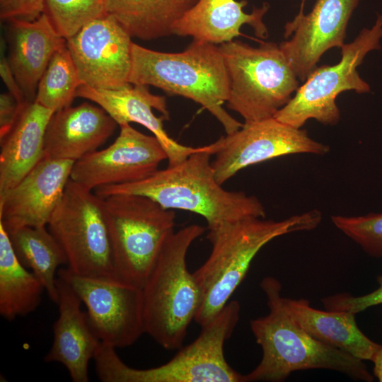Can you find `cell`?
<instances>
[{"label":"cell","mask_w":382,"mask_h":382,"mask_svg":"<svg viewBox=\"0 0 382 382\" xmlns=\"http://www.w3.org/2000/svg\"><path fill=\"white\" fill-rule=\"evenodd\" d=\"M217 141L202 146L181 163L157 170L141 180L102 186L100 197L132 194L147 197L166 209H181L202 216L210 229L250 217H265V207L254 196L230 191L216 180L211 157Z\"/></svg>","instance_id":"cell-1"},{"label":"cell","mask_w":382,"mask_h":382,"mask_svg":"<svg viewBox=\"0 0 382 382\" xmlns=\"http://www.w3.org/2000/svg\"><path fill=\"white\" fill-rule=\"evenodd\" d=\"M260 285L269 313L250 324L262 356L259 364L244 375L245 382H281L294 371L314 369L339 371L356 381H374L363 360L316 339L293 320L284 305L277 279L266 277Z\"/></svg>","instance_id":"cell-2"},{"label":"cell","mask_w":382,"mask_h":382,"mask_svg":"<svg viewBox=\"0 0 382 382\" xmlns=\"http://www.w3.org/2000/svg\"><path fill=\"white\" fill-rule=\"evenodd\" d=\"M321 220V212L313 209L280 221L250 217L208 229L211 253L192 272L202 295L195 321L202 327L221 311L266 244L285 234L312 230Z\"/></svg>","instance_id":"cell-3"},{"label":"cell","mask_w":382,"mask_h":382,"mask_svg":"<svg viewBox=\"0 0 382 382\" xmlns=\"http://www.w3.org/2000/svg\"><path fill=\"white\" fill-rule=\"evenodd\" d=\"M129 83L153 86L200 104L226 134L243 124L223 108L229 96V79L223 55L214 44L193 40L181 52H163L133 42Z\"/></svg>","instance_id":"cell-4"},{"label":"cell","mask_w":382,"mask_h":382,"mask_svg":"<svg viewBox=\"0 0 382 382\" xmlns=\"http://www.w3.org/2000/svg\"><path fill=\"white\" fill-rule=\"evenodd\" d=\"M204 231L199 224L175 231L142 287L145 333L168 350L182 347L202 303L201 290L187 269L186 258L192 243Z\"/></svg>","instance_id":"cell-5"},{"label":"cell","mask_w":382,"mask_h":382,"mask_svg":"<svg viewBox=\"0 0 382 382\" xmlns=\"http://www.w3.org/2000/svg\"><path fill=\"white\" fill-rule=\"evenodd\" d=\"M241 306L228 301L198 337L180 347L168 362L146 369L125 364L116 349L100 342L93 359L98 378L103 382H245L244 375L234 370L224 355V344L239 320Z\"/></svg>","instance_id":"cell-6"},{"label":"cell","mask_w":382,"mask_h":382,"mask_svg":"<svg viewBox=\"0 0 382 382\" xmlns=\"http://www.w3.org/2000/svg\"><path fill=\"white\" fill-rule=\"evenodd\" d=\"M102 199L117 280L142 289L168 238L175 214L153 199L132 194Z\"/></svg>","instance_id":"cell-7"},{"label":"cell","mask_w":382,"mask_h":382,"mask_svg":"<svg viewBox=\"0 0 382 382\" xmlns=\"http://www.w3.org/2000/svg\"><path fill=\"white\" fill-rule=\"evenodd\" d=\"M229 79L228 108L244 123L274 117L299 88L298 77L279 45L251 47L238 40L221 44Z\"/></svg>","instance_id":"cell-8"},{"label":"cell","mask_w":382,"mask_h":382,"mask_svg":"<svg viewBox=\"0 0 382 382\" xmlns=\"http://www.w3.org/2000/svg\"><path fill=\"white\" fill-rule=\"evenodd\" d=\"M47 226L62 248L69 270L85 277L119 282L102 199L94 191L70 179Z\"/></svg>","instance_id":"cell-9"},{"label":"cell","mask_w":382,"mask_h":382,"mask_svg":"<svg viewBox=\"0 0 382 382\" xmlns=\"http://www.w3.org/2000/svg\"><path fill=\"white\" fill-rule=\"evenodd\" d=\"M381 39L382 14H378L371 28H364L354 41L341 47L342 57L337 64L316 67L274 117L296 128L309 119L324 125L337 124L340 118L335 103L339 94L346 91H370L357 69L369 52L381 49Z\"/></svg>","instance_id":"cell-10"},{"label":"cell","mask_w":382,"mask_h":382,"mask_svg":"<svg viewBox=\"0 0 382 382\" xmlns=\"http://www.w3.org/2000/svg\"><path fill=\"white\" fill-rule=\"evenodd\" d=\"M86 308L93 331L115 349L132 345L145 333L142 289L115 281L85 277L66 267L57 271Z\"/></svg>","instance_id":"cell-11"},{"label":"cell","mask_w":382,"mask_h":382,"mask_svg":"<svg viewBox=\"0 0 382 382\" xmlns=\"http://www.w3.org/2000/svg\"><path fill=\"white\" fill-rule=\"evenodd\" d=\"M216 141L212 165L221 185L251 165L290 154L323 155L329 151L328 145L311 139L306 130L274 117L244 123Z\"/></svg>","instance_id":"cell-12"},{"label":"cell","mask_w":382,"mask_h":382,"mask_svg":"<svg viewBox=\"0 0 382 382\" xmlns=\"http://www.w3.org/2000/svg\"><path fill=\"white\" fill-rule=\"evenodd\" d=\"M119 127L120 134L109 146L74 163L71 180L93 191L102 186L135 183L152 175L167 160L156 137L144 134L130 124Z\"/></svg>","instance_id":"cell-13"},{"label":"cell","mask_w":382,"mask_h":382,"mask_svg":"<svg viewBox=\"0 0 382 382\" xmlns=\"http://www.w3.org/2000/svg\"><path fill=\"white\" fill-rule=\"evenodd\" d=\"M132 37L109 15L96 19L66 40L82 85L119 89L131 83Z\"/></svg>","instance_id":"cell-14"},{"label":"cell","mask_w":382,"mask_h":382,"mask_svg":"<svg viewBox=\"0 0 382 382\" xmlns=\"http://www.w3.org/2000/svg\"><path fill=\"white\" fill-rule=\"evenodd\" d=\"M359 0H316L307 14L299 12L284 26V37H292L279 47L298 79L303 81L322 55L345 45L346 30Z\"/></svg>","instance_id":"cell-15"},{"label":"cell","mask_w":382,"mask_h":382,"mask_svg":"<svg viewBox=\"0 0 382 382\" xmlns=\"http://www.w3.org/2000/svg\"><path fill=\"white\" fill-rule=\"evenodd\" d=\"M74 163L44 158L0 196V224L5 230L47 226L70 180Z\"/></svg>","instance_id":"cell-16"},{"label":"cell","mask_w":382,"mask_h":382,"mask_svg":"<svg viewBox=\"0 0 382 382\" xmlns=\"http://www.w3.org/2000/svg\"><path fill=\"white\" fill-rule=\"evenodd\" d=\"M76 97L91 100L102 108L118 126L135 122L148 129L164 149L168 166L181 163L202 148L181 144L169 137L163 127V121L169 117L166 98L152 94L147 86L130 84L110 90L81 85Z\"/></svg>","instance_id":"cell-17"},{"label":"cell","mask_w":382,"mask_h":382,"mask_svg":"<svg viewBox=\"0 0 382 382\" xmlns=\"http://www.w3.org/2000/svg\"><path fill=\"white\" fill-rule=\"evenodd\" d=\"M59 316L53 325L52 346L46 362L62 364L74 382H88V365L100 344L93 331L82 301L72 288L57 277Z\"/></svg>","instance_id":"cell-18"},{"label":"cell","mask_w":382,"mask_h":382,"mask_svg":"<svg viewBox=\"0 0 382 382\" xmlns=\"http://www.w3.org/2000/svg\"><path fill=\"white\" fill-rule=\"evenodd\" d=\"M117 125L102 108L87 102L58 110L47 127L44 158L76 162L97 151Z\"/></svg>","instance_id":"cell-19"},{"label":"cell","mask_w":382,"mask_h":382,"mask_svg":"<svg viewBox=\"0 0 382 382\" xmlns=\"http://www.w3.org/2000/svg\"><path fill=\"white\" fill-rule=\"evenodd\" d=\"M7 23V59L26 100L33 102L42 76L53 54L66 44V39L44 12L34 20L14 19Z\"/></svg>","instance_id":"cell-20"},{"label":"cell","mask_w":382,"mask_h":382,"mask_svg":"<svg viewBox=\"0 0 382 382\" xmlns=\"http://www.w3.org/2000/svg\"><path fill=\"white\" fill-rule=\"evenodd\" d=\"M247 4L245 0H197L175 23L173 34L221 45L241 35V28L248 24L257 37L266 38L268 31L262 18L269 4L264 3L247 13L243 11Z\"/></svg>","instance_id":"cell-21"},{"label":"cell","mask_w":382,"mask_h":382,"mask_svg":"<svg viewBox=\"0 0 382 382\" xmlns=\"http://www.w3.org/2000/svg\"><path fill=\"white\" fill-rule=\"evenodd\" d=\"M53 113L35 101L27 103L10 130L0 137V196L44 158L45 132Z\"/></svg>","instance_id":"cell-22"},{"label":"cell","mask_w":382,"mask_h":382,"mask_svg":"<svg viewBox=\"0 0 382 382\" xmlns=\"http://www.w3.org/2000/svg\"><path fill=\"white\" fill-rule=\"evenodd\" d=\"M282 300L286 311L298 325L311 336L330 346L361 360L371 361L382 346L360 330L355 320L356 313L318 310L303 299L283 297Z\"/></svg>","instance_id":"cell-23"},{"label":"cell","mask_w":382,"mask_h":382,"mask_svg":"<svg viewBox=\"0 0 382 382\" xmlns=\"http://www.w3.org/2000/svg\"><path fill=\"white\" fill-rule=\"evenodd\" d=\"M197 0H105L106 13L132 37L152 40L173 34V27Z\"/></svg>","instance_id":"cell-24"},{"label":"cell","mask_w":382,"mask_h":382,"mask_svg":"<svg viewBox=\"0 0 382 382\" xmlns=\"http://www.w3.org/2000/svg\"><path fill=\"white\" fill-rule=\"evenodd\" d=\"M45 289L18 260L0 224V314L7 320L26 316L39 306Z\"/></svg>","instance_id":"cell-25"},{"label":"cell","mask_w":382,"mask_h":382,"mask_svg":"<svg viewBox=\"0 0 382 382\" xmlns=\"http://www.w3.org/2000/svg\"><path fill=\"white\" fill-rule=\"evenodd\" d=\"M6 232L19 262L37 277L57 303L58 267L67 265V260L47 226H23Z\"/></svg>","instance_id":"cell-26"},{"label":"cell","mask_w":382,"mask_h":382,"mask_svg":"<svg viewBox=\"0 0 382 382\" xmlns=\"http://www.w3.org/2000/svg\"><path fill=\"white\" fill-rule=\"evenodd\" d=\"M66 44L53 54L37 88L35 102L55 112L71 106L82 85Z\"/></svg>","instance_id":"cell-27"},{"label":"cell","mask_w":382,"mask_h":382,"mask_svg":"<svg viewBox=\"0 0 382 382\" xmlns=\"http://www.w3.org/2000/svg\"><path fill=\"white\" fill-rule=\"evenodd\" d=\"M44 13L64 39L105 15V0H45Z\"/></svg>","instance_id":"cell-28"},{"label":"cell","mask_w":382,"mask_h":382,"mask_svg":"<svg viewBox=\"0 0 382 382\" xmlns=\"http://www.w3.org/2000/svg\"><path fill=\"white\" fill-rule=\"evenodd\" d=\"M334 225L368 255L382 257V212L356 216L334 215Z\"/></svg>","instance_id":"cell-29"},{"label":"cell","mask_w":382,"mask_h":382,"mask_svg":"<svg viewBox=\"0 0 382 382\" xmlns=\"http://www.w3.org/2000/svg\"><path fill=\"white\" fill-rule=\"evenodd\" d=\"M377 282L378 287L365 295L354 296L348 293H340L325 297L321 301L326 310L357 314L371 306L382 304V276L377 277Z\"/></svg>","instance_id":"cell-30"},{"label":"cell","mask_w":382,"mask_h":382,"mask_svg":"<svg viewBox=\"0 0 382 382\" xmlns=\"http://www.w3.org/2000/svg\"><path fill=\"white\" fill-rule=\"evenodd\" d=\"M45 4V0H0V18L34 20L44 12Z\"/></svg>","instance_id":"cell-31"},{"label":"cell","mask_w":382,"mask_h":382,"mask_svg":"<svg viewBox=\"0 0 382 382\" xmlns=\"http://www.w3.org/2000/svg\"><path fill=\"white\" fill-rule=\"evenodd\" d=\"M24 105H21L9 92L0 95V137L12 127Z\"/></svg>","instance_id":"cell-32"},{"label":"cell","mask_w":382,"mask_h":382,"mask_svg":"<svg viewBox=\"0 0 382 382\" xmlns=\"http://www.w3.org/2000/svg\"><path fill=\"white\" fill-rule=\"evenodd\" d=\"M0 75L8 92L21 105L29 103L26 100L24 93L9 65L8 59L4 54H1L0 59Z\"/></svg>","instance_id":"cell-33"},{"label":"cell","mask_w":382,"mask_h":382,"mask_svg":"<svg viewBox=\"0 0 382 382\" xmlns=\"http://www.w3.org/2000/svg\"><path fill=\"white\" fill-rule=\"evenodd\" d=\"M372 362L374 363V375L382 382V346L376 352Z\"/></svg>","instance_id":"cell-34"},{"label":"cell","mask_w":382,"mask_h":382,"mask_svg":"<svg viewBox=\"0 0 382 382\" xmlns=\"http://www.w3.org/2000/svg\"><path fill=\"white\" fill-rule=\"evenodd\" d=\"M305 2H306V0H302L301 1V4L300 9H299V12H303V7H304V5H305Z\"/></svg>","instance_id":"cell-35"}]
</instances>
